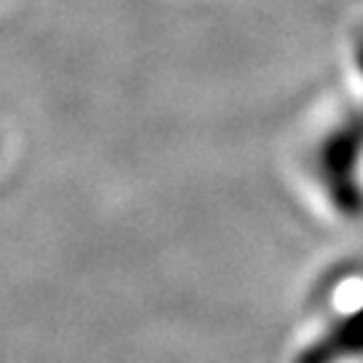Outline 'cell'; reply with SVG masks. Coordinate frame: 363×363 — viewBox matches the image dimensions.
<instances>
[{
	"label": "cell",
	"mask_w": 363,
	"mask_h": 363,
	"mask_svg": "<svg viewBox=\"0 0 363 363\" xmlns=\"http://www.w3.org/2000/svg\"><path fill=\"white\" fill-rule=\"evenodd\" d=\"M363 358V304L355 312L339 318L323 337L310 342L294 363H345Z\"/></svg>",
	"instance_id": "7a4b0ae2"
},
{
	"label": "cell",
	"mask_w": 363,
	"mask_h": 363,
	"mask_svg": "<svg viewBox=\"0 0 363 363\" xmlns=\"http://www.w3.org/2000/svg\"><path fill=\"white\" fill-rule=\"evenodd\" d=\"M363 154V111L339 124L318 151L320 181L334 208L345 216L363 213V191L358 186V162Z\"/></svg>",
	"instance_id": "6da1fadb"
}]
</instances>
